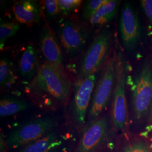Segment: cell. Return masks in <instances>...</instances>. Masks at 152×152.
<instances>
[{"mask_svg": "<svg viewBox=\"0 0 152 152\" xmlns=\"http://www.w3.org/2000/svg\"><path fill=\"white\" fill-rule=\"evenodd\" d=\"M25 91L39 108L56 110L68 103L72 86L64 71L46 61L39 67L32 80L29 82Z\"/></svg>", "mask_w": 152, "mask_h": 152, "instance_id": "6da1fadb", "label": "cell"}, {"mask_svg": "<svg viewBox=\"0 0 152 152\" xmlns=\"http://www.w3.org/2000/svg\"><path fill=\"white\" fill-rule=\"evenodd\" d=\"M129 77L134 120L137 123L148 122L152 109V56L144 60L132 78Z\"/></svg>", "mask_w": 152, "mask_h": 152, "instance_id": "7a4b0ae2", "label": "cell"}, {"mask_svg": "<svg viewBox=\"0 0 152 152\" xmlns=\"http://www.w3.org/2000/svg\"><path fill=\"white\" fill-rule=\"evenodd\" d=\"M118 72V51L109 57L92 93L87 113L88 122L96 120L108 107L113 98Z\"/></svg>", "mask_w": 152, "mask_h": 152, "instance_id": "3957f363", "label": "cell"}, {"mask_svg": "<svg viewBox=\"0 0 152 152\" xmlns=\"http://www.w3.org/2000/svg\"><path fill=\"white\" fill-rule=\"evenodd\" d=\"M59 122L53 117H42L25 122L12 131L6 139L7 149L16 151L46 136L58 128Z\"/></svg>", "mask_w": 152, "mask_h": 152, "instance_id": "277c9868", "label": "cell"}, {"mask_svg": "<svg viewBox=\"0 0 152 152\" xmlns=\"http://www.w3.org/2000/svg\"><path fill=\"white\" fill-rule=\"evenodd\" d=\"M112 33L105 28L96 34L82 59L77 78L81 79L98 72L110 56Z\"/></svg>", "mask_w": 152, "mask_h": 152, "instance_id": "5b68a950", "label": "cell"}, {"mask_svg": "<svg viewBox=\"0 0 152 152\" xmlns=\"http://www.w3.org/2000/svg\"><path fill=\"white\" fill-rule=\"evenodd\" d=\"M129 65L121 51H118V72L113 96L111 120L114 129L124 131L128 125V108L126 87L129 76Z\"/></svg>", "mask_w": 152, "mask_h": 152, "instance_id": "8992f818", "label": "cell"}, {"mask_svg": "<svg viewBox=\"0 0 152 152\" xmlns=\"http://www.w3.org/2000/svg\"><path fill=\"white\" fill-rule=\"evenodd\" d=\"M97 75L94 73L77 80L71 101L72 120L76 128L82 131L86 125L88 110L96 85Z\"/></svg>", "mask_w": 152, "mask_h": 152, "instance_id": "52a82bcc", "label": "cell"}, {"mask_svg": "<svg viewBox=\"0 0 152 152\" xmlns=\"http://www.w3.org/2000/svg\"><path fill=\"white\" fill-rule=\"evenodd\" d=\"M81 132V135L73 152L100 151L108 140L110 134L108 117L101 116L88 122Z\"/></svg>", "mask_w": 152, "mask_h": 152, "instance_id": "ba28073f", "label": "cell"}, {"mask_svg": "<svg viewBox=\"0 0 152 152\" xmlns=\"http://www.w3.org/2000/svg\"><path fill=\"white\" fill-rule=\"evenodd\" d=\"M58 34L60 44L66 54L75 56L81 53L87 43L90 31L86 25L76 19L60 21Z\"/></svg>", "mask_w": 152, "mask_h": 152, "instance_id": "9c48e42d", "label": "cell"}, {"mask_svg": "<svg viewBox=\"0 0 152 152\" xmlns=\"http://www.w3.org/2000/svg\"><path fill=\"white\" fill-rule=\"evenodd\" d=\"M119 31L124 49L128 53L134 51L140 41L141 26L136 9L130 2H126L122 7Z\"/></svg>", "mask_w": 152, "mask_h": 152, "instance_id": "30bf717a", "label": "cell"}, {"mask_svg": "<svg viewBox=\"0 0 152 152\" xmlns=\"http://www.w3.org/2000/svg\"><path fill=\"white\" fill-rule=\"evenodd\" d=\"M40 46L46 62L64 71L60 45L55 33L48 24H45L42 28L40 34Z\"/></svg>", "mask_w": 152, "mask_h": 152, "instance_id": "8fae6325", "label": "cell"}, {"mask_svg": "<svg viewBox=\"0 0 152 152\" xmlns=\"http://www.w3.org/2000/svg\"><path fill=\"white\" fill-rule=\"evenodd\" d=\"M66 136L58 128L46 136L14 152H62L65 149Z\"/></svg>", "mask_w": 152, "mask_h": 152, "instance_id": "7c38bea8", "label": "cell"}, {"mask_svg": "<svg viewBox=\"0 0 152 152\" xmlns=\"http://www.w3.org/2000/svg\"><path fill=\"white\" fill-rule=\"evenodd\" d=\"M12 11L17 21L29 27L39 22L41 15L39 3L33 0L16 1L12 6Z\"/></svg>", "mask_w": 152, "mask_h": 152, "instance_id": "4fadbf2b", "label": "cell"}, {"mask_svg": "<svg viewBox=\"0 0 152 152\" xmlns=\"http://www.w3.org/2000/svg\"><path fill=\"white\" fill-rule=\"evenodd\" d=\"M19 68L23 79L29 82L37 73L39 69L38 56L36 48L32 45H28L24 50L20 60Z\"/></svg>", "mask_w": 152, "mask_h": 152, "instance_id": "5bb4252c", "label": "cell"}, {"mask_svg": "<svg viewBox=\"0 0 152 152\" xmlns=\"http://www.w3.org/2000/svg\"><path fill=\"white\" fill-rule=\"evenodd\" d=\"M120 4V1L109 0L90 18L89 23L94 27L102 26L108 23L117 14Z\"/></svg>", "mask_w": 152, "mask_h": 152, "instance_id": "9a60e30c", "label": "cell"}, {"mask_svg": "<svg viewBox=\"0 0 152 152\" xmlns=\"http://www.w3.org/2000/svg\"><path fill=\"white\" fill-rule=\"evenodd\" d=\"M29 107L26 101L18 98L5 97L0 100V115L1 117L11 116L23 112Z\"/></svg>", "mask_w": 152, "mask_h": 152, "instance_id": "2e32d148", "label": "cell"}, {"mask_svg": "<svg viewBox=\"0 0 152 152\" xmlns=\"http://www.w3.org/2000/svg\"><path fill=\"white\" fill-rule=\"evenodd\" d=\"M16 77L14 74L11 63L6 58L0 60V85L1 87L10 86L15 82Z\"/></svg>", "mask_w": 152, "mask_h": 152, "instance_id": "e0dca14e", "label": "cell"}, {"mask_svg": "<svg viewBox=\"0 0 152 152\" xmlns=\"http://www.w3.org/2000/svg\"><path fill=\"white\" fill-rule=\"evenodd\" d=\"M20 26L14 22H1L0 24V44L1 49H2L6 41L15 35L19 31Z\"/></svg>", "mask_w": 152, "mask_h": 152, "instance_id": "ac0fdd59", "label": "cell"}, {"mask_svg": "<svg viewBox=\"0 0 152 152\" xmlns=\"http://www.w3.org/2000/svg\"><path fill=\"white\" fill-rule=\"evenodd\" d=\"M109 0H89L85 3L82 12V19L83 21H88L98 10L108 2Z\"/></svg>", "mask_w": 152, "mask_h": 152, "instance_id": "d6986e66", "label": "cell"}, {"mask_svg": "<svg viewBox=\"0 0 152 152\" xmlns=\"http://www.w3.org/2000/svg\"><path fill=\"white\" fill-rule=\"evenodd\" d=\"M59 12L64 15H68L77 11L81 6V0H59Z\"/></svg>", "mask_w": 152, "mask_h": 152, "instance_id": "ffe728a7", "label": "cell"}, {"mask_svg": "<svg viewBox=\"0 0 152 152\" xmlns=\"http://www.w3.org/2000/svg\"><path fill=\"white\" fill-rule=\"evenodd\" d=\"M121 152H151L145 141L136 139L125 144Z\"/></svg>", "mask_w": 152, "mask_h": 152, "instance_id": "44dd1931", "label": "cell"}, {"mask_svg": "<svg viewBox=\"0 0 152 152\" xmlns=\"http://www.w3.org/2000/svg\"><path fill=\"white\" fill-rule=\"evenodd\" d=\"M44 9L48 18L50 19L54 18L59 12L58 1L56 0L45 1Z\"/></svg>", "mask_w": 152, "mask_h": 152, "instance_id": "7402d4cb", "label": "cell"}, {"mask_svg": "<svg viewBox=\"0 0 152 152\" xmlns=\"http://www.w3.org/2000/svg\"><path fill=\"white\" fill-rule=\"evenodd\" d=\"M140 4L152 29V0H141Z\"/></svg>", "mask_w": 152, "mask_h": 152, "instance_id": "603a6c76", "label": "cell"}, {"mask_svg": "<svg viewBox=\"0 0 152 152\" xmlns=\"http://www.w3.org/2000/svg\"><path fill=\"white\" fill-rule=\"evenodd\" d=\"M148 123H149L150 125H152V111H151V115H150L149 119L148 120Z\"/></svg>", "mask_w": 152, "mask_h": 152, "instance_id": "cb8c5ba5", "label": "cell"}, {"mask_svg": "<svg viewBox=\"0 0 152 152\" xmlns=\"http://www.w3.org/2000/svg\"><path fill=\"white\" fill-rule=\"evenodd\" d=\"M149 149L151 150V152H152V142L150 144V145L149 146Z\"/></svg>", "mask_w": 152, "mask_h": 152, "instance_id": "d4e9b609", "label": "cell"}, {"mask_svg": "<svg viewBox=\"0 0 152 152\" xmlns=\"http://www.w3.org/2000/svg\"><path fill=\"white\" fill-rule=\"evenodd\" d=\"M151 139H152V134H151Z\"/></svg>", "mask_w": 152, "mask_h": 152, "instance_id": "484cf974", "label": "cell"}]
</instances>
